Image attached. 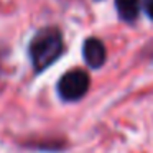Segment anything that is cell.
<instances>
[{"label":"cell","mask_w":153,"mask_h":153,"mask_svg":"<svg viewBox=\"0 0 153 153\" xmlns=\"http://www.w3.org/2000/svg\"><path fill=\"white\" fill-rule=\"evenodd\" d=\"M63 51H64L63 33L56 27L41 28L33 36L30 46H28V54H30L33 69L36 73L46 71L54 61L59 59Z\"/></svg>","instance_id":"6da1fadb"},{"label":"cell","mask_w":153,"mask_h":153,"mask_svg":"<svg viewBox=\"0 0 153 153\" xmlns=\"http://www.w3.org/2000/svg\"><path fill=\"white\" fill-rule=\"evenodd\" d=\"M82 56H84V61H86L87 66L97 68L104 66L107 59V51H105V45L99 40V38H87L82 45Z\"/></svg>","instance_id":"3957f363"},{"label":"cell","mask_w":153,"mask_h":153,"mask_svg":"<svg viewBox=\"0 0 153 153\" xmlns=\"http://www.w3.org/2000/svg\"><path fill=\"white\" fill-rule=\"evenodd\" d=\"M91 79L89 74L82 69H73L68 71L61 76L59 82H58V96L66 102H76V100L82 99L86 92L89 91Z\"/></svg>","instance_id":"7a4b0ae2"},{"label":"cell","mask_w":153,"mask_h":153,"mask_svg":"<svg viewBox=\"0 0 153 153\" xmlns=\"http://www.w3.org/2000/svg\"><path fill=\"white\" fill-rule=\"evenodd\" d=\"M115 10L120 20L132 23L138 18L142 10V0H115Z\"/></svg>","instance_id":"277c9868"},{"label":"cell","mask_w":153,"mask_h":153,"mask_svg":"<svg viewBox=\"0 0 153 153\" xmlns=\"http://www.w3.org/2000/svg\"><path fill=\"white\" fill-rule=\"evenodd\" d=\"M142 7L150 20H153V0H142Z\"/></svg>","instance_id":"5b68a950"}]
</instances>
